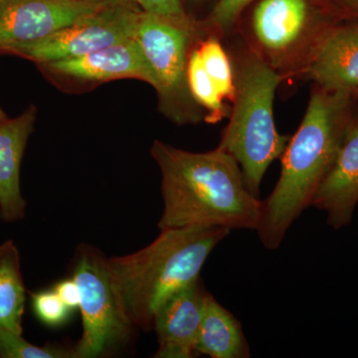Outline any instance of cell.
Listing matches in <instances>:
<instances>
[{"label": "cell", "mask_w": 358, "mask_h": 358, "mask_svg": "<svg viewBox=\"0 0 358 358\" xmlns=\"http://www.w3.org/2000/svg\"><path fill=\"white\" fill-rule=\"evenodd\" d=\"M334 10V9H333ZM313 0H260L242 30L244 44L280 76H303L341 13Z\"/></svg>", "instance_id": "obj_5"}, {"label": "cell", "mask_w": 358, "mask_h": 358, "mask_svg": "<svg viewBox=\"0 0 358 358\" xmlns=\"http://www.w3.org/2000/svg\"><path fill=\"white\" fill-rule=\"evenodd\" d=\"M25 303L20 251L7 240L0 245V329L22 334Z\"/></svg>", "instance_id": "obj_16"}, {"label": "cell", "mask_w": 358, "mask_h": 358, "mask_svg": "<svg viewBox=\"0 0 358 358\" xmlns=\"http://www.w3.org/2000/svg\"><path fill=\"white\" fill-rule=\"evenodd\" d=\"M190 1L193 2V3H202V2H204L205 0H190Z\"/></svg>", "instance_id": "obj_27"}, {"label": "cell", "mask_w": 358, "mask_h": 358, "mask_svg": "<svg viewBox=\"0 0 358 358\" xmlns=\"http://www.w3.org/2000/svg\"><path fill=\"white\" fill-rule=\"evenodd\" d=\"M343 17L358 20V0H331Z\"/></svg>", "instance_id": "obj_24"}, {"label": "cell", "mask_w": 358, "mask_h": 358, "mask_svg": "<svg viewBox=\"0 0 358 358\" xmlns=\"http://www.w3.org/2000/svg\"><path fill=\"white\" fill-rule=\"evenodd\" d=\"M197 353L212 358H247L248 343L241 324L210 294L205 300Z\"/></svg>", "instance_id": "obj_15"}, {"label": "cell", "mask_w": 358, "mask_h": 358, "mask_svg": "<svg viewBox=\"0 0 358 358\" xmlns=\"http://www.w3.org/2000/svg\"><path fill=\"white\" fill-rule=\"evenodd\" d=\"M141 13L143 9L136 2L109 4L50 36L14 47L8 53L38 65L80 57L134 38Z\"/></svg>", "instance_id": "obj_8"}, {"label": "cell", "mask_w": 358, "mask_h": 358, "mask_svg": "<svg viewBox=\"0 0 358 358\" xmlns=\"http://www.w3.org/2000/svg\"><path fill=\"white\" fill-rule=\"evenodd\" d=\"M303 76L324 91L357 96L358 20H341L334 26Z\"/></svg>", "instance_id": "obj_13"}, {"label": "cell", "mask_w": 358, "mask_h": 358, "mask_svg": "<svg viewBox=\"0 0 358 358\" xmlns=\"http://www.w3.org/2000/svg\"><path fill=\"white\" fill-rule=\"evenodd\" d=\"M31 306L35 317L45 326H62L69 319L71 310L55 289H42L31 294Z\"/></svg>", "instance_id": "obj_21"}, {"label": "cell", "mask_w": 358, "mask_h": 358, "mask_svg": "<svg viewBox=\"0 0 358 358\" xmlns=\"http://www.w3.org/2000/svg\"><path fill=\"white\" fill-rule=\"evenodd\" d=\"M208 33L192 18L173 20L143 10L136 27L134 38L154 74L160 113L179 126L205 119L188 87L187 66L193 47Z\"/></svg>", "instance_id": "obj_6"}, {"label": "cell", "mask_w": 358, "mask_h": 358, "mask_svg": "<svg viewBox=\"0 0 358 358\" xmlns=\"http://www.w3.org/2000/svg\"><path fill=\"white\" fill-rule=\"evenodd\" d=\"M150 155L162 173L160 230L192 226L257 230L262 201L247 187L237 160L222 148L192 152L155 141Z\"/></svg>", "instance_id": "obj_1"}, {"label": "cell", "mask_w": 358, "mask_h": 358, "mask_svg": "<svg viewBox=\"0 0 358 358\" xmlns=\"http://www.w3.org/2000/svg\"><path fill=\"white\" fill-rule=\"evenodd\" d=\"M72 278L79 287L83 322L75 357H102L126 343L134 329L115 287L109 259L93 247L82 245Z\"/></svg>", "instance_id": "obj_7"}, {"label": "cell", "mask_w": 358, "mask_h": 358, "mask_svg": "<svg viewBox=\"0 0 358 358\" xmlns=\"http://www.w3.org/2000/svg\"><path fill=\"white\" fill-rule=\"evenodd\" d=\"M221 37L208 33L197 42L202 64L226 102L232 103L235 96L234 70L230 54L224 48Z\"/></svg>", "instance_id": "obj_18"}, {"label": "cell", "mask_w": 358, "mask_h": 358, "mask_svg": "<svg viewBox=\"0 0 358 358\" xmlns=\"http://www.w3.org/2000/svg\"><path fill=\"white\" fill-rule=\"evenodd\" d=\"M231 60L235 96L218 147L237 160L247 187L259 197L268 166L282 157L291 138L278 133L273 110L275 90L284 78L244 43Z\"/></svg>", "instance_id": "obj_4"}, {"label": "cell", "mask_w": 358, "mask_h": 358, "mask_svg": "<svg viewBox=\"0 0 358 358\" xmlns=\"http://www.w3.org/2000/svg\"><path fill=\"white\" fill-rule=\"evenodd\" d=\"M56 293L70 310L79 308L80 291L76 281L73 278L63 280L54 287Z\"/></svg>", "instance_id": "obj_23"}, {"label": "cell", "mask_w": 358, "mask_h": 358, "mask_svg": "<svg viewBox=\"0 0 358 358\" xmlns=\"http://www.w3.org/2000/svg\"><path fill=\"white\" fill-rule=\"evenodd\" d=\"M36 117V107L31 105L18 117L0 122V220L6 222H15L25 216L20 167Z\"/></svg>", "instance_id": "obj_14"}, {"label": "cell", "mask_w": 358, "mask_h": 358, "mask_svg": "<svg viewBox=\"0 0 358 358\" xmlns=\"http://www.w3.org/2000/svg\"><path fill=\"white\" fill-rule=\"evenodd\" d=\"M145 13L173 18V20H189L185 13L182 0H136Z\"/></svg>", "instance_id": "obj_22"}, {"label": "cell", "mask_w": 358, "mask_h": 358, "mask_svg": "<svg viewBox=\"0 0 358 358\" xmlns=\"http://www.w3.org/2000/svg\"><path fill=\"white\" fill-rule=\"evenodd\" d=\"M66 357H75L74 350L55 345H35L26 341L22 334L0 329V358Z\"/></svg>", "instance_id": "obj_19"}, {"label": "cell", "mask_w": 358, "mask_h": 358, "mask_svg": "<svg viewBox=\"0 0 358 358\" xmlns=\"http://www.w3.org/2000/svg\"><path fill=\"white\" fill-rule=\"evenodd\" d=\"M60 76L84 82L141 80L155 87V77L136 38L110 45L86 55L39 65Z\"/></svg>", "instance_id": "obj_11"}, {"label": "cell", "mask_w": 358, "mask_h": 358, "mask_svg": "<svg viewBox=\"0 0 358 358\" xmlns=\"http://www.w3.org/2000/svg\"><path fill=\"white\" fill-rule=\"evenodd\" d=\"M7 117H7L6 112H4V110L1 109V107H0V122L3 121V120H6Z\"/></svg>", "instance_id": "obj_26"}, {"label": "cell", "mask_w": 358, "mask_h": 358, "mask_svg": "<svg viewBox=\"0 0 358 358\" xmlns=\"http://www.w3.org/2000/svg\"><path fill=\"white\" fill-rule=\"evenodd\" d=\"M106 6L75 0H0V52L50 36Z\"/></svg>", "instance_id": "obj_9"}, {"label": "cell", "mask_w": 358, "mask_h": 358, "mask_svg": "<svg viewBox=\"0 0 358 358\" xmlns=\"http://www.w3.org/2000/svg\"><path fill=\"white\" fill-rule=\"evenodd\" d=\"M355 96L317 86L312 92L305 117L282 155L279 180L262 201L256 231L265 248H279L294 221L312 204L355 119Z\"/></svg>", "instance_id": "obj_2"}, {"label": "cell", "mask_w": 358, "mask_h": 358, "mask_svg": "<svg viewBox=\"0 0 358 358\" xmlns=\"http://www.w3.org/2000/svg\"><path fill=\"white\" fill-rule=\"evenodd\" d=\"M255 0H217L205 27L209 32L223 37L232 33L250 4Z\"/></svg>", "instance_id": "obj_20"}, {"label": "cell", "mask_w": 358, "mask_h": 358, "mask_svg": "<svg viewBox=\"0 0 358 358\" xmlns=\"http://www.w3.org/2000/svg\"><path fill=\"white\" fill-rule=\"evenodd\" d=\"M208 294L199 278L159 308L154 322L159 343L155 357L192 358L199 355L197 343Z\"/></svg>", "instance_id": "obj_10"}, {"label": "cell", "mask_w": 358, "mask_h": 358, "mask_svg": "<svg viewBox=\"0 0 358 358\" xmlns=\"http://www.w3.org/2000/svg\"><path fill=\"white\" fill-rule=\"evenodd\" d=\"M357 96H358V88L357 90Z\"/></svg>", "instance_id": "obj_28"}, {"label": "cell", "mask_w": 358, "mask_h": 358, "mask_svg": "<svg viewBox=\"0 0 358 358\" xmlns=\"http://www.w3.org/2000/svg\"><path fill=\"white\" fill-rule=\"evenodd\" d=\"M358 204V117L348 128L333 166L322 181L310 206L326 212L334 229L352 221Z\"/></svg>", "instance_id": "obj_12"}, {"label": "cell", "mask_w": 358, "mask_h": 358, "mask_svg": "<svg viewBox=\"0 0 358 358\" xmlns=\"http://www.w3.org/2000/svg\"><path fill=\"white\" fill-rule=\"evenodd\" d=\"M75 1L94 4H115L124 3V2H136V0H75Z\"/></svg>", "instance_id": "obj_25"}, {"label": "cell", "mask_w": 358, "mask_h": 358, "mask_svg": "<svg viewBox=\"0 0 358 358\" xmlns=\"http://www.w3.org/2000/svg\"><path fill=\"white\" fill-rule=\"evenodd\" d=\"M231 230L212 226L169 228L140 251L109 259L124 312L134 327L152 331L155 315L174 294L200 278L211 252Z\"/></svg>", "instance_id": "obj_3"}, {"label": "cell", "mask_w": 358, "mask_h": 358, "mask_svg": "<svg viewBox=\"0 0 358 358\" xmlns=\"http://www.w3.org/2000/svg\"><path fill=\"white\" fill-rule=\"evenodd\" d=\"M196 44L193 47L188 59V87L195 102L199 103L204 112L208 113L205 121L216 124L224 117H229L230 109L228 103L221 96L217 86L205 70Z\"/></svg>", "instance_id": "obj_17"}]
</instances>
